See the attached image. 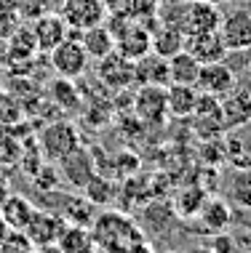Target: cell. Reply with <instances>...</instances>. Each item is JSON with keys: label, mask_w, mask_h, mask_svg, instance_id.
Returning a JSON list of instances; mask_svg holds the SVG:
<instances>
[{"label": "cell", "mask_w": 251, "mask_h": 253, "mask_svg": "<svg viewBox=\"0 0 251 253\" xmlns=\"http://www.w3.org/2000/svg\"><path fill=\"white\" fill-rule=\"evenodd\" d=\"M115 51H118L120 56L131 59V61L142 59L145 53L152 51V35H150V30H147L142 22H137V19H131V22H128L123 30L115 35Z\"/></svg>", "instance_id": "obj_9"}, {"label": "cell", "mask_w": 251, "mask_h": 253, "mask_svg": "<svg viewBox=\"0 0 251 253\" xmlns=\"http://www.w3.org/2000/svg\"><path fill=\"white\" fill-rule=\"evenodd\" d=\"M222 16L225 13L219 11L216 3H208V0H187L185 11H182V22L179 30L185 35H203V32H216L222 24Z\"/></svg>", "instance_id": "obj_3"}, {"label": "cell", "mask_w": 251, "mask_h": 253, "mask_svg": "<svg viewBox=\"0 0 251 253\" xmlns=\"http://www.w3.org/2000/svg\"><path fill=\"white\" fill-rule=\"evenodd\" d=\"M70 35H75L80 43H83V48L88 53V59H104L107 53H112L115 51V38H112V32H110V27H107L104 22L101 24H94V27H88V30H70Z\"/></svg>", "instance_id": "obj_14"}, {"label": "cell", "mask_w": 251, "mask_h": 253, "mask_svg": "<svg viewBox=\"0 0 251 253\" xmlns=\"http://www.w3.org/2000/svg\"><path fill=\"white\" fill-rule=\"evenodd\" d=\"M134 85H168V59L155 51L134 61Z\"/></svg>", "instance_id": "obj_15"}, {"label": "cell", "mask_w": 251, "mask_h": 253, "mask_svg": "<svg viewBox=\"0 0 251 253\" xmlns=\"http://www.w3.org/2000/svg\"><path fill=\"white\" fill-rule=\"evenodd\" d=\"M32 35H35V43H38V53H49L53 45H59L62 40L67 38L70 27L62 19L59 11H46L40 16L32 19Z\"/></svg>", "instance_id": "obj_10"}, {"label": "cell", "mask_w": 251, "mask_h": 253, "mask_svg": "<svg viewBox=\"0 0 251 253\" xmlns=\"http://www.w3.org/2000/svg\"><path fill=\"white\" fill-rule=\"evenodd\" d=\"M134 109L145 123H163L168 115L166 107V85H139L134 96Z\"/></svg>", "instance_id": "obj_12"}, {"label": "cell", "mask_w": 251, "mask_h": 253, "mask_svg": "<svg viewBox=\"0 0 251 253\" xmlns=\"http://www.w3.org/2000/svg\"><path fill=\"white\" fill-rule=\"evenodd\" d=\"M5 232H8V224H5V218L0 216V243H3V237H5Z\"/></svg>", "instance_id": "obj_36"}, {"label": "cell", "mask_w": 251, "mask_h": 253, "mask_svg": "<svg viewBox=\"0 0 251 253\" xmlns=\"http://www.w3.org/2000/svg\"><path fill=\"white\" fill-rule=\"evenodd\" d=\"M150 35H152V51L163 59L179 53L187 43V35L174 24H160L158 30H150Z\"/></svg>", "instance_id": "obj_21"}, {"label": "cell", "mask_w": 251, "mask_h": 253, "mask_svg": "<svg viewBox=\"0 0 251 253\" xmlns=\"http://www.w3.org/2000/svg\"><path fill=\"white\" fill-rule=\"evenodd\" d=\"M219 35L225 40L227 51H249L251 48V11L233 8L222 16Z\"/></svg>", "instance_id": "obj_8"}, {"label": "cell", "mask_w": 251, "mask_h": 253, "mask_svg": "<svg viewBox=\"0 0 251 253\" xmlns=\"http://www.w3.org/2000/svg\"><path fill=\"white\" fill-rule=\"evenodd\" d=\"M22 24H24V19H22V13H19L16 8H0V40H3V43Z\"/></svg>", "instance_id": "obj_32"}, {"label": "cell", "mask_w": 251, "mask_h": 253, "mask_svg": "<svg viewBox=\"0 0 251 253\" xmlns=\"http://www.w3.org/2000/svg\"><path fill=\"white\" fill-rule=\"evenodd\" d=\"M32 213H35V205L27 200L24 195H8L3 200V205H0V216L5 218V224L11 229H24L30 224Z\"/></svg>", "instance_id": "obj_22"}, {"label": "cell", "mask_w": 251, "mask_h": 253, "mask_svg": "<svg viewBox=\"0 0 251 253\" xmlns=\"http://www.w3.org/2000/svg\"><path fill=\"white\" fill-rule=\"evenodd\" d=\"M35 251V245L30 243V237H27L24 229H11L5 232L3 243H0V253H30Z\"/></svg>", "instance_id": "obj_30"}, {"label": "cell", "mask_w": 251, "mask_h": 253, "mask_svg": "<svg viewBox=\"0 0 251 253\" xmlns=\"http://www.w3.org/2000/svg\"><path fill=\"white\" fill-rule=\"evenodd\" d=\"M59 13L70 30H88L94 24H101L107 19L104 0H62Z\"/></svg>", "instance_id": "obj_6"}, {"label": "cell", "mask_w": 251, "mask_h": 253, "mask_svg": "<svg viewBox=\"0 0 251 253\" xmlns=\"http://www.w3.org/2000/svg\"><path fill=\"white\" fill-rule=\"evenodd\" d=\"M198 88L195 85H182V83H168L166 85V107L168 115L174 118H190L198 104Z\"/></svg>", "instance_id": "obj_19"}, {"label": "cell", "mask_w": 251, "mask_h": 253, "mask_svg": "<svg viewBox=\"0 0 251 253\" xmlns=\"http://www.w3.org/2000/svg\"><path fill=\"white\" fill-rule=\"evenodd\" d=\"M75 147H80V136L75 131V126L67 120H53L40 131V152L53 163H59Z\"/></svg>", "instance_id": "obj_4"}, {"label": "cell", "mask_w": 251, "mask_h": 253, "mask_svg": "<svg viewBox=\"0 0 251 253\" xmlns=\"http://www.w3.org/2000/svg\"><path fill=\"white\" fill-rule=\"evenodd\" d=\"M243 232H246V235L251 237V221L246 224V227H243ZM238 245H243V248H251V240H243V243H238Z\"/></svg>", "instance_id": "obj_35"}, {"label": "cell", "mask_w": 251, "mask_h": 253, "mask_svg": "<svg viewBox=\"0 0 251 253\" xmlns=\"http://www.w3.org/2000/svg\"><path fill=\"white\" fill-rule=\"evenodd\" d=\"M8 45V61H30L32 56L38 53V43H35V35H32V27L30 24H22L13 35L5 40Z\"/></svg>", "instance_id": "obj_24"}, {"label": "cell", "mask_w": 251, "mask_h": 253, "mask_svg": "<svg viewBox=\"0 0 251 253\" xmlns=\"http://www.w3.org/2000/svg\"><path fill=\"white\" fill-rule=\"evenodd\" d=\"M51 99H53V104L56 107H64V109H75L78 104V91H75V85H72V80L70 78H59V80H53V85H51Z\"/></svg>", "instance_id": "obj_27"}, {"label": "cell", "mask_w": 251, "mask_h": 253, "mask_svg": "<svg viewBox=\"0 0 251 253\" xmlns=\"http://www.w3.org/2000/svg\"><path fill=\"white\" fill-rule=\"evenodd\" d=\"M195 218L206 229L203 235H214V232H225L233 224V211H230V203L222 197H206Z\"/></svg>", "instance_id": "obj_16"}, {"label": "cell", "mask_w": 251, "mask_h": 253, "mask_svg": "<svg viewBox=\"0 0 251 253\" xmlns=\"http://www.w3.org/2000/svg\"><path fill=\"white\" fill-rule=\"evenodd\" d=\"M201 72V61L193 56L187 48L168 56V83H182V85H195Z\"/></svg>", "instance_id": "obj_20"}, {"label": "cell", "mask_w": 251, "mask_h": 253, "mask_svg": "<svg viewBox=\"0 0 251 253\" xmlns=\"http://www.w3.org/2000/svg\"><path fill=\"white\" fill-rule=\"evenodd\" d=\"M19 5H22V0H0V8H16L19 11Z\"/></svg>", "instance_id": "obj_34"}, {"label": "cell", "mask_w": 251, "mask_h": 253, "mask_svg": "<svg viewBox=\"0 0 251 253\" xmlns=\"http://www.w3.org/2000/svg\"><path fill=\"white\" fill-rule=\"evenodd\" d=\"M238 85V72L227 64V59L222 61H208V64H201L198 72V83L195 88L203 93H211V96H227L233 88Z\"/></svg>", "instance_id": "obj_7"}, {"label": "cell", "mask_w": 251, "mask_h": 253, "mask_svg": "<svg viewBox=\"0 0 251 253\" xmlns=\"http://www.w3.org/2000/svg\"><path fill=\"white\" fill-rule=\"evenodd\" d=\"M24 115V107H22V99H16L13 93H0V126L11 128L22 120Z\"/></svg>", "instance_id": "obj_29"}, {"label": "cell", "mask_w": 251, "mask_h": 253, "mask_svg": "<svg viewBox=\"0 0 251 253\" xmlns=\"http://www.w3.org/2000/svg\"><path fill=\"white\" fill-rule=\"evenodd\" d=\"M94 251H145L150 243L145 240V232L131 221L126 213L104 211L97 213L91 221Z\"/></svg>", "instance_id": "obj_1"}, {"label": "cell", "mask_w": 251, "mask_h": 253, "mask_svg": "<svg viewBox=\"0 0 251 253\" xmlns=\"http://www.w3.org/2000/svg\"><path fill=\"white\" fill-rule=\"evenodd\" d=\"M56 251H64V253L94 251L91 227H83V224H64L62 235H59V240H56Z\"/></svg>", "instance_id": "obj_23"}, {"label": "cell", "mask_w": 251, "mask_h": 253, "mask_svg": "<svg viewBox=\"0 0 251 253\" xmlns=\"http://www.w3.org/2000/svg\"><path fill=\"white\" fill-rule=\"evenodd\" d=\"M208 3H216V5H219V3H225V0H208Z\"/></svg>", "instance_id": "obj_37"}, {"label": "cell", "mask_w": 251, "mask_h": 253, "mask_svg": "<svg viewBox=\"0 0 251 253\" xmlns=\"http://www.w3.org/2000/svg\"><path fill=\"white\" fill-rule=\"evenodd\" d=\"M222 118L225 128H238L251 123V91H230L227 99L222 101Z\"/></svg>", "instance_id": "obj_18"}, {"label": "cell", "mask_w": 251, "mask_h": 253, "mask_svg": "<svg viewBox=\"0 0 251 253\" xmlns=\"http://www.w3.org/2000/svg\"><path fill=\"white\" fill-rule=\"evenodd\" d=\"M64 224L67 221L59 213L35 208V213H32L24 232H27V237H30V243L35 245V251H49V248H56V240H59V235H62Z\"/></svg>", "instance_id": "obj_5"}, {"label": "cell", "mask_w": 251, "mask_h": 253, "mask_svg": "<svg viewBox=\"0 0 251 253\" xmlns=\"http://www.w3.org/2000/svg\"><path fill=\"white\" fill-rule=\"evenodd\" d=\"M233 205H238L243 211H251V166L238 168L230 179V189H227Z\"/></svg>", "instance_id": "obj_25"}, {"label": "cell", "mask_w": 251, "mask_h": 253, "mask_svg": "<svg viewBox=\"0 0 251 253\" xmlns=\"http://www.w3.org/2000/svg\"><path fill=\"white\" fill-rule=\"evenodd\" d=\"M49 61H51V70L59 75V78H70L75 80L88 70V53L83 48V43L67 32V38L59 45H53L49 51Z\"/></svg>", "instance_id": "obj_2"}, {"label": "cell", "mask_w": 251, "mask_h": 253, "mask_svg": "<svg viewBox=\"0 0 251 253\" xmlns=\"http://www.w3.org/2000/svg\"><path fill=\"white\" fill-rule=\"evenodd\" d=\"M97 75L101 83L110 88H128V85H134V61L120 56L118 51H112L104 59H99Z\"/></svg>", "instance_id": "obj_13"}, {"label": "cell", "mask_w": 251, "mask_h": 253, "mask_svg": "<svg viewBox=\"0 0 251 253\" xmlns=\"http://www.w3.org/2000/svg\"><path fill=\"white\" fill-rule=\"evenodd\" d=\"M206 200V195H203V189L198 187H190V189H182L179 195H176V213L179 216H198L201 205Z\"/></svg>", "instance_id": "obj_28"}, {"label": "cell", "mask_w": 251, "mask_h": 253, "mask_svg": "<svg viewBox=\"0 0 251 253\" xmlns=\"http://www.w3.org/2000/svg\"><path fill=\"white\" fill-rule=\"evenodd\" d=\"M59 5H62V0H22L19 13H22V19H35L46 11H59Z\"/></svg>", "instance_id": "obj_31"}, {"label": "cell", "mask_w": 251, "mask_h": 253, "mask_svg": "<svg viewBox=\"0 0 251 253\" xmlns=\"http://www.w3.org/2000/svg\"><path fill=\"white\" fill-rule=\"evenodd\" d=\"M8 195H11V192H8V181L0 179V205H3V200H5Z\"/></svg>", "instance_id": "obj_33"}, {"label": "cell", "mask_w": 251, "mask_h": 253, "mask_svg": "<svg viewBox=\"0 0 251 253\" xmlns=\"http://www.w3.org/2000/svg\"><path fill=\"white\" fill-rule=\"evenodd\" d=\"M83 195H86V200H91L94 205H110L112 197H115V184L101 179V176H94V179L83 187Z\"/></svg>", "instance_id": "obj_26"}, {"label": "cell", "mask_w": 251, "mask_h": 253, "mask_svg": "<svg viewBox=\"0 0 251 253\" xmlns=\"http://www.w3.org/2000/svg\"><path fill=\"white\" fill-rule=\"evenodd\" d=\"M59 166H62V176L67 179V184H70V187H75V189H83L86 184L97 176L94 157L83 147H75L70 155H64L62 160H59Z\"/></svg>", "instance_id": "obj_11"}, {"label": "cell", "mask_w": 251, "mask_h": 253, "mask_svg": "<svg viewBox=\"0 0 251 253\" xmlns=\"http://www.w3.org/2000/svg\"><path fill=\"white\" fill-rule=\"evenodd\" d=\"M185 48L193 53L201 64H208V61H222L227 56V45L222 40L219 30L216 32H203V35H190Z\"/></svg>", "instance_id": "obj_17"}]
</instances>
